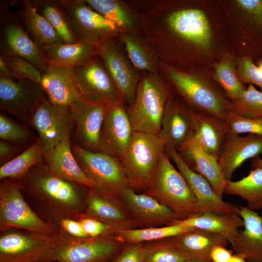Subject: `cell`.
Segmentation results:
<instances>
[{"label": "cell", "instance_id": "cell-34", "mask_svg": "<svg viewBox=\"0 0 262 262\" xmlns=\"http://www.w3.org/2000/svg\"><path fill=\"white\" fill-rule=\"evenodd\" d=\"M224 194L239 196L252 211L262 210V168L251 169L242 179L228 181Z\"/></svg>", "mask_w": 262, "mask_h": 262}, {"label": "cell", "instance_id": "cell-2", "mask_svg": "<svg viewBox=\"0 0 262 262\" xmlns=\"http://www.w3.org/2000/svg\"><path fill=\"white\" fill-rule=\"evenodd\" d=\"M173 99L170 89L160 74L143 72L134 99L127 108L133 131L159 135Z\"/></svg>", "mask_w": 262, "mask_h": 262}, {"label": "cell", "instance_id": "cell-10", "mask_svg": "<svg viewBox=\"0 0 262 262\" xmlns=\"http://www.w3.org/2000/svg\"><path fill=\"white\" fill-rule=\"evenodd\" d=\"M72 153L86 176L95 184L94 189L120 199L121 190L128 186L127 179L118 160L107 154L83 149L74 143Z\"/></svg>", "mask_w": 262, "mask_h": 262}, {"label": "cell", "instance_id": "cell-19", "mask_svg": "<svg viewBox=\"0 0 262 262\" xmlns=\"http://www.w3.org/2000/svg\"><path fill=\"white\" fill-rule=\"evenodd\" d=\"M108 105L78 100L69 106L75 125V142L87 150L101 152L99 137Z\"/></svg>", "mask_w": 262, "mask_h": 262}, {"label": "cell", "instance_id": "cell-11", "mask_svg": "<svg viewBox=\"0 0 262 262\" xmlns=\"http://www.w3.org/2000/svg\"><path fill=\"white\" fill-rule=\"evenodd\" d=\"M0 17V56H17L43 73L49 63L40 47L30 36L17 15L4 9Z\"/></svg>", "mask_w": 262, "mask_h": 262}, {"label": "cell", "instance_id": "cell-48", "mask_svg": "<svg viewBox=\"0 0 262 262\" xmlns=\"http://www.w3.org/2000/svg\"><path fill=\"white\" fill-rule=\"evenodd\" d=\"M57 229L71 236L79 238H89L79 220L64 218L58 223Z\"/></svg>", "mask_w": 262, "mask_h": 262}, {"label": "cell", "instance_id": "cell-8", "mask_svg": "<svg viewBox=\"0 0 262 262\" xmlns=\"http://www.w3.org/2000/svg\"><path fill=\"white\" fill-rule=\"evenodd\" d=\"M76 38L98 48L123 32L114 23L91 7L85 0H58Z\"/></svg>", "mask_w": 262, "mask_h": 262}, {"label": "cell", "instance_id": "cell-52", "mask_svg": "<svg viewBox=\"0 0 262 262\" xmlns=\"http://www.w3.org/2000/svg\"><path fill=\"white\" fill-rule=\"evenodd\" d=\"M251 169L262 168V158L259 156L252 159Z\"/></svg>", "mask_w": 262, "mask_h": 262}, {"label": "cell", "instance_id": "cell-36", "mask_svg": "<svg viewBox=\"0 0 262 262\" xmlns=\"http://www.w3.org/2000/svg\"><path fill=\"white\" fill-rule=\"evenodd\" d=\"M196 229L176 224L159 227L136 228L115 232L116 238L124 244L145 243L178 235Z\"/></svg>", "mask_w": 262, "mask_h": 262}, {"label": "cell", "instance_id": "cell-1", "mask_svg": "<svg viewBox=\"0 0 262 262\" xmlns=\"http://www.w3.org/2000/svg\"><path fill=\"white\" fill-rule=\"evenodd\" d=\"M18 180L32 208L55 228L62 219L79 220L83 216L90 188L54 175L44 161L32 167Z\"/></svg>", "mask_w": 262, "mask_h": 262}, {"label": "cell", "instance_id": "cell-31", "mask_svg": "<svg viewBox=\"0 0 262 262\" xmlns=\"http://www.w3.org/2000/svg\"><path fill=\"white\" fill-rule=\"evenodd\" d=\"M118 38L137 69L142 72L160 74V61L142 34L123 32Z\"/></svg>", "mask_w": 262, "mask_h": 262}, {"label": "cell", "instance_id": "cell-9", "mask_svg": "<svg viewBox=\"0 0 262 262\" xmlns=\"http://www.w3.org/2000/svg\"><path fill=\"white\" fill-rule=\"evenodd\" d=\"M59 231V241L52 252V262H111L125 244L115 234L79 238Z\"/></svg>", "mask_w": 262, "mask_h": 262}, {"label": "cell", "instance_id": "cell-33", "mask_svg": "<svg viewBox=\"0 0 262 262\" xmlns=\"http://www.w3.org/2000/svg\"><path fill=\"white\" fill-rule=\"evenodd\" d=\"M41 49L49 63L72 67L91 57L98 55V48L80 40L72 43L59 42L47 44L41 47Z\"/></svg>", "mask_w": 262, "mask_h": 262}, {"label": "cell", "instance_id": "cell-30", "mask_svg": "<svg viewBox=\"0 0 262 262\" xmlns=\"http://www.w3.org/2000/svg\"><path fill=\"white\" fill-rule=\"evenodd\" d=\"M87 4L122 32L142 34L137 11L130 2L120 0H85Z\"/></svg>", "mask_w": 262, "mask_h": 262}, {"label": "cell", "instance_id": "cell-6", "mask_svg": "<svg viewBox=\"0 0 262 262\" xmlns=\"http://www.w3.org/2000/svg\"><path fill=\"white\" fill-rule=\"evenodd\" d=\"M17 229L52 235L59 230L42 219L25 198L19 180H1L0 184V230Z\"/></svg>", "mask_w": 262, "mask_h": 262}, {"label": "cell", "instance_id": "cell-27", "mask_svg": "<svg viewBox=\"0 0 262 262\" xmlns=\"http://www.w3.org/2000/svg\"><path fill=\"white\" fill-rule=\"evenodd\" d=\"M166 239L189 260L200 262H211L210 252L214 246L229 244L220 234L199 229Z\"/></svg>", "mask_w": 262, "mask_h": 262}, {"label": "cell", "instance_id": "cell-24", "mask_svg": "<svg viewBox=\"0 0 262 262\" xmlns=\"http://www.w3.org/2000/svg\"><path fill=\"white\" fill-rule=\"evenodd\" d=\"M244 229L231 245L235 254L244 256L248 262H262V216L246 206L238 205Z\"/></svg>", "mask_w": 262, "mask_h": 262}, {"label": "cell", "instance_id": "cell-23", "mask_svg": "<svg viewBox=\"0 0 262 262\" xmlns=\"http://www.w3.org/2000/svg\"><path fill=\"white\" fill-rule=\"evenodd\" d=\"M159 135L166 146L178 151L194 137L192 109L173 99L163 117Z\"/></svg>", "mask_w": 262, "mask_h": 262}, {"label": "cell", "instance_id": "cell-14", "mask_svg": "<svg viewBox=\"0 0 262 262\" xmlns=\"http://www.w3.org/2000/svg\"><path fill=\"white\" fill-rule=\"evenodd\" d=\"M74 125L69 107L55 104L48 98L39 105L31 121L45 152L70 137Z\"/></svg>", "mask_w": 262, "mask_h": 262}, {"label": "cell", "instance_id": "cell-51", "mask_svg": "<svg viewBox=\"0 0 262 262\" xmlns=\"http://www.w3.org/2000/svg\"><path fill=\"white\" fill-rule=\"evenodd\" d=\"M0 75L16 80L14 74L1 57H0Z\"/></svg>", "mask_w": 262, "mask_h": 262}, {"label": "cell", "instance_id": "cell-46", "mask_svg": "<svg viewBox=\"0 0 262 262\" xmlns=\"http://www.w3.org/2000/svg\"><path fill=\"white\" fill-rule=\"evenodd\" d=\"M79 220L89 237L96 238L115 234L116 230L107 224L90 217L82 216Z\"/></svg>", "mask_w": 262, "mask_h": 262}, {"label": "cell", "instance_id": "cell-15", "mask_svg": "<svg viewBox=\"0 0 262 262\" xmlns=\"http://www.w3.org/2000/svg\"><path fill=\"white\" fill-rule=\"evenodd\" d=\"M116 38L101 44L98 48V56L111 75L122 100L129 106L135 98L140 79L139 71L116 41Z\"/></svg>", "mask_w": 262, "mask_h": 262}, {"label": "cell", "instance_id": "cell-12", "mask_svg": "<svg viewBox=\"0 0 262 262\" xmlns=\"http://www.w3.org/2000/svg\"><path fill=\"white\" fill-rule=\"evenodd\" d=\"M47 97L40 84L27 79L16 80L0 75V108L31 126L32 116Z\"/></svg>", "mask_w": 262, "mask_h": 262}, {"label": "cell", "instance_id": "cell-40", "mask_svg": "<svg viewBox=\"0 0 262 262\" xmlns=\"http://www.w3.org/2000/svg\"><path fill=\"white\" fill-rule=\"evenodd\" d=\"M230 111L247 118H262V92L249 84L237 99L230 101Z\"/></svg>", "mask_w": 262, "mask_h": 262}, {"label": "cell", "instance_id": "cell-13", "mask_svg": "<svg viewBox=\"0 0 262 262\" xmlns=\"http://www.w3.org/2000/svg\"><path fill=\"white\" fill-rule=\"evenodd\" d=\"M83 98L109 104L123 101L101 58L96 55L73 67Z\"/></svg>", "mask_w": 262, "mask_h": 262}, {"label": "cell", "instance_id": "cell-28", "mask_svg": "<svg viewBox=\"0 0 262 262\" xmlns=\"http://www.w3.org/2000/svg\"><path fill=\"white\" fill-rule=\"evenodd\" d=\"M193 110V139L207 154L218 160L221 149L229 132L226 122L212 115Z\"/></svg>", "mask_w": 262, "mask_h": 262}, {"label": "cell", "instance_id": "cell-20", "mask_svg": "<svg viewBox=\"0 0 262 262\" xmlns=\"http://www.w3.org/2000/svg\"><path fill=\"white\" fill-rule=\"evenodd\" d=\"M40 84L48 99L55 104L69 107L84 99L74 69L70 66L49 63Z\"/></svg>", "mask_w": 262, "mask_h": 262}, {"label": "cell", "instance_id": "cell-18", "mask_svg": "<svg viewBox=\"0 0 262 262\" xmlns=\"http://www.w3.org/2000/svg\"><path fill=\"white\" fill-rule=\"evenodd\" d=\"M124 208L139 228L171 225L179 220L170 209L145 194L127 186L119 195Z\"/></svg>", "mask_w": 262, "mask_h": 262}, {"label": "cell", "instance_id": "cell-7", "mask_svg": "<svg viewBox=\"0 0 262 262\" xmlns=\"http://www.w3.org/2000/svg\"><path fill=\"white\" fill-rule=\"evenodd\" d=\"M59 239V234L52 235L13 228L1 230L0 262H52V252Z\"/></svg>", "mask_w": 262, "mask_h": 262}, {"label": "cell", "instance_id": "cell-3", "mask_svg": "<svg viewBox=\"0 0 262 262\" xmlns=\"http://www.w3.org/2000/svg\"><path fill=\"white\" fill-rule=\"evenodd\" d=\"M160 74L174 87L192 110L223 120L230 111V101L206 80L160 61Z\"/></svg>", "mask_w": 262, "mask_h": 262}, {"label": "cell", "instance_id": "cell-44", "mask_svg": "<svg viewBox=\"0 0 262 262\" xmlns=\"http://www.w3.org/2000/svg\"><path fill=\"white\" fill-rule=\"evenodd\" d=\"M1 57L14 74L16 80L27 79L40 84L42 73L28 61L17 56Z\"/></svg>", "mask_w": 262, "mask_h": 262}, {"label": "cell", "instance_id": "cell-38", "mask_svg": "<svg viewBox=\"0 0 262 262\" xmlns=\"http://www.w3.org/2000/svg\"><path fill=\"white\" fill-rule=\"evenodd\" d=\"M236 64L234 56L227 54L214 66L213 78L230 101L237 99L246 89L238 76Z\"/></svg>", "mask_w": 262, "mask_h": 262}, {"label": "cell", "instance_id": "cell-21", "mask_svg": "<svg viewBox=\"0 0 262 262\" xmlns=\"http://www.w3.org/2000/svg\"><path fill=\"white\" fill-rule=\"evenodd\" d=\"M262 153V136L248 134L244 136L228 132L222 145L218 163L226 181L247 160Z\"/></svg>", "mask_w": 262, "mask_h": 262}, {"label": "cell", "instance_id": "cell-4", "mask_svg": "<svg viewBox=\"0 0 262 262\" xmlns=\"http://www.w3.org/2000/svg\"><path fill=\"white\" fill-rule=\"evenodd\" d=\"M165 144L158 134L134 132L131 144L119 160L128 186L135 192H145L151 183Z\"/></svg>", "mask_w": 262, "mask_h": 262}, {"label": "cell", "instance_id": "cell-45", "mask_svg": "<svg viewBox=\"0 0 262 262\" xmlns=\"http://www.w3.org/2000/svg\"><path fill=\"white\" fill-rule=\"evenodd\" d=\"M237 73L241 82L256 85L262 90V72L248 56L242 57L237 61Z\"/></svg>", "mask_w": 262, "mask_h": 262}, {"label": "cell", "instance_id": "cell-26", "mask_svg": "<svg viewBox=\"0 0 262 262\" xmlns=\"http://www.w3.org/2000/svg\"><path fill=\"white\" fill-rule=\"evenodd\" d=\"M178 151L188 166L206 179L215 194L222 198L228 181L224 178L218 160L203 150L193 139Z\"/></svg>", "mask_w": 262, "mask_h": 262}, {"label": "cell", "instance_id": "cell-56", "mask_svg": "<svg viewBox=\"0 0 262 262\" xmlns=\"http://www.w3.org/2000/svg\"><path fill=\"white\" fill-rule=\"evenodd\" d=\"M56 262V261H54V262Z\"/></svg>", "mask_w": 262, "mask_h": 262}, {"label": "cell", "instance_id": "cell-53", "mask_svg": "<svg viewBox=\"0 0 262 262\" xmlns=\"http://www.w3.org/2000/svg\"><path fill=\"white\" fill-rule=\"evenodd\" d=\"M229 262H248L242 255L238 254H233Z\"/></svg>", "mask_w": 262, "mask_h": 262}, {"label": "cell", "instance_id": "cell-5", "mask_svg": "<svg viewBox=\"0 0 262 262\" xmlns=\"http://www.w3.org/2000/svg\"><path fill=\"white\" fill-rule=\"evenodd\" d=\"M145 193L170 209L179 220L199 215L196 199L186 181L172 164L166 152Z\"/></svg>", "mask_w": 262, "mask_h": 262}, {"label": "cell", "instance_id": "cell-41", "mask_svg": "<svg viewBox=\"0 0 262 262\" xmlns=\"http://www.w3.org/2000/svg\"><path fill=\"white\" fill-rule=\"evenodd\" d=\"M0 138L21 148L34 142L33 134L28 126L19 123L7 115L3 111L0 113Z\"/></svg>", "mask_w": 262, "mask_h": 262}, {"label": "cell", "instance_id": "cell-37", "mask_svg": "<svg viewBox=\"0 0 262 262\" xmlns=\"http://www.w3.org/2000/svg\"><path fill=\"white\" fill-rule=\"evenodd\" d=\"M37 11L43 16L65 43L76 42L75 36L66 15L57 0H31Z\"/></svg>", "mask_w": 262, "mask_h": 262}, {"label": "cell", "instance_id": "cell-25", "mask_svg": "<svg viewBox=\"0 0 262 262\" xmlns=\"http://www.w3.org/2000/svg\"><path fill=\"white\" fill-rule=\"evenodd\" d=\"M71 144L70 137L64 138L52 149L45 152L44 162L54 175L90 189L94 188V183L86 176L76 161Z\"/></svg>", "mask_w": 262, "mask_h": 262}, {"label": "cell", "instance_id": "cell-50", "mask_svg": "<svg viewBox=\"0 0 262 262\" xmlns=\"http://www.w3.org/2000/svg\"><path fill=\"white\" fill-rule=\"evenodd\" d=\"M233 251L222 246H215L210 252V259L212 262H229Z\"/></svg>", "mask_w": 262, "mask_h": 262}, {"label": "cell", "instance_id": "cell-43", "mask_svg": "<svg viewBox=\"0 0 262 262\" xmlns=\"http://www.w3.org/2000/svg\"><path fill=\"white\" fill-rule=\"evenodd\" d=\"M225 122L229 132L239 134H253L262 136V117L249 118L229 111Z\"/></svg>", "mask_w": 262, "mask_h": 262}, {"label": "cell", "instance_id": "cell-54", "mask_svg": "<svg viewBox=\"0 0 262 262\" xmlns=\"http://www.w3.org/2000/svg\"><path fill=\"white\" fill-rule=\"evenodd\" d=\"M257 67L262 72V59H261L259 61Z\"/></svg>", "mask_w": 262, "mask_h": 262}, {"label": "cell", "instance_id": "cell-32", "mask_svg": "<svg viewBox=\"0 0 262 262\" xmlns=\"http://www.w3.org/2000/svg\"><path fill=\"white\" fill-rule=\"evenodd\" d=\"M17 15L22 25L40 47L55 43H64L47 19L40 14L31 0L20 1Z\"/></svg>", "mask_w": 262, "mask_h": 262}, {"label": "cell", "instance_id": "cell-55", "mask_svg": "<svg viewBox=\"0 0 262 262\" xmlns=\"http://www.w3.org/2000/svg\"><path fill=\"white\" fill-rule=\"evenodd\" d=\"M183 262H200V261H193V260H188Z\"/></svg>", "mask_w": 262, "mask_h": 262}, {"label": "cell", "instance_id": "cell-49", "mask_svg": "<svg viewBox=\"0 0 262 262\" xmlns=\"http://www.w3.org/2000/svg\"><path fill=\"white\" fill-rule=\"evenodd\" d=\"M23 148L10 142L0 140V163L3 164L12 160L17 155Z\"/></svg>", "mask_w": 262, "mask_h": 262}, {"label": "cell", "instance_id": "cell-29", "mask_svg": "<svg viewBox=\"0 0 262 262\" xmlns=\"http://www.w3.org/2000/svg\"><path fill=\"white\" fill-rule=\"evenodd\" d=\"M180 225L220 234L232 245L237 239L244 221L238 215L204 212L184 220H178L172 225Z\"/></svg>", "mask_w": 262, "mask_h": 262}, {"label": "cell", "instance_id": "cell-35", "mask_svg": "<svg viewBox=\"0 0 262 262\" xmlns=\"http://www.w3.org/2000/svg\"><path fill=\"white\" fill-rule=\"evenodd\" d=\"M45 151L37 137L36 140L20 154L0 167V180L11 179L19 180L32 167L42 162Z\"/></svg>", "mask_w": 262, "mask_h": 262}, {"label": "cell", "instance_id": "cell-47", "mask_svg": "<svg viewBox=\"0 0 262 262\" xmlns=\"http://www.w3.org/2000/svg\"><path fill=\"white\" fill-rule=\"evenodd\" d=\"M144 253L143 244H125L111 262H144Z\"/></svg>", "mask_w": 262, "mask_h": 262}, {"label": "cell", "instance_id": "cell-16", "mask_svg": "<svg viewBox=\"0 0 262 262\" xmlns=\"http://www.w3.org/2000/svg\"><path fill=\"white\" fill-rule=\"evenodd\" d=\"M123 101L108 105L99 137L101 152L119 160L127 150L134 131Z\"/></svg>", "mask_w": 262, "mask_h": 262}, {"label": "cell", "instance_id": "cell-17", "mask_svg": "<svg viewBox=\"0 0 262 262\" xmlns=\"http://www.w3.org/2000/svg\"><path fill=\"white\" fill-rule=\"evenodd\" d=\"M165 152L169 159L174 162L193 191L197 200L199 214L204 212H212L240 216L239 206L225 202L219 197L207 180L192 170L176 149L165 146Z\"/></svg>", "mask_w": 262, "mask_h": 262}, {"label": "cell", "instance_id": "cell-42", "mask_svg": "<svg viewBox=\"0 0 262 262\" xmlns=\"http://www.w3.org/2000/svg\"><path fill=\"white\" fill-rule=\"evenodd\" d=\"M143 244L144 262H183L189 260L166 238Z\"/></svg>", "mask_w": 262, "mask_h": 262}, {"label": "cell", "instance_id": "cell-22", "mask_svg": "<svg viewBox=\"0 0 262 262\" xmlns=\"http://www.w3.org/2000/svg\"><path fill=\"white\" fill-rule=\"evenodd\" d=\"M82 216L100 221L112 227L116 232L138 227L120 199L103 194L94 189H90Z\"/></svg>", "mask_w": 262, "mask_h": 262}, {"label": "cell", "instance_id": "cell-39", "mask_svg": "<svg viewBox=\"0 0 262 262\" xmlns=\"http://www.w3.org/2000/svg\"><path fill=\"white\" fill-rule=\"evenodd\" d=\"M248 27L250 47L262 52V0H237Z\"/></svg>", "mask_w": 262, "mask_h": 262}]
</instances>
